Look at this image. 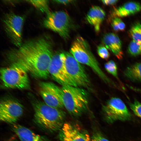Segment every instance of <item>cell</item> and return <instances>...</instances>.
<instances>
[{"mask_svg": "<svg viewBox=\"0 0 141 141\" xmlns=\"http://www.w3.org/2000/svg\"><path fill=\"white\" fill-rule=\"evenodd\" d=\"M52 42L49 37L41 36L23 43L6 54L11 63L19 64L38 78L46 79L50 75L49 66L53 55Z\"/></svg>", "mask_w": 141, "mask_h": 141, "instance_id": "cell-1", "label": "cell"}, {"mask_svg": "<svg viewBox=\"0 0 141 141\" xmlns=\"http://www.w3.org/2000/svg\"><path fill=\"white\" fill-rule=\"evenodd\" d=\"M32 104L34 112L33 121L36 124L48 132L60 130L64 124V111L39 101H33Z\"/></svg>", "mask_w": 141, "mask_h": 141, "instance_id": "cell-2", "label": "cell"}, {"mask_svg": "<svg viewBox=\"0 0 141 141\" xmlns=\"http://www.w3.org/2000/svg\"><path fill=\"white\" fill-rule=\"evenodd\" d=\"M61 88L64 107L71 115L79 116L87 110L89 101L85 90L69 85L62 86Z\"/></svg>", "mask_w": 141, "mask_h": 141, "instance_id": "cell-3", "label": "cell"}, {"mask_svg": "<svg viewBox=\"0 0 141 141\" xmlns=\"http://www.w3.org/2000/svg\"><path fill=\"white\" fill-rule=\"evenodd\" d=\"M70 52L78 62L90 67L105 82L112 83L100 68L89 44L83 38L78 37L75 39L71 44Z\"/></svg>", "mask_w": 141, "mask_h": 141, "instance_id": "cell-4", "label": "cell"}, {"mask_svg": "<svg viewBox=\"0 0 141 141\" xmlns=\"http://www.w3.org/2000/svg\"><path fill=\"white\" fill-rule=\"evenodd\" d=\"M10 66L1 68V78L4 85L12 89H27L30 86L27 71L21 65L11 63Z\"/></svg>", "mask_w": 141, "mask_h": 141, "instance_id": "cell-5", "label": "cell"}, {"mask_svg": "<svg viewBox=\"0 0 141 141\" xmlns=\"http://www.w3.org/2000/svg\"><path fill=\"white\" fill-rule=\"evenodd\" d=\"M43 23L45 27L58 33L65 40L69 37L73 25L69 15L61 11H50L46 14Z\"/></svg>", "mask_w": 141, "mask_h": 141, "instance_id": "cell-6", "label": "cell"}, {"mask_svg": "<svg viewBox=\"0 0 141 141\" xmlns=\"http://www.w3.org/2000/svg\"><path fill=\"white\" fill-rule=\"evenodd\" d=\"M61 55L67 72L77 86L89 87L90 80L81 64L70 52H61Z\"/></svg>", "mask_w": 141, "mask_h": 141, "instance_id": "cell-7", "label": "cell"}, {"mask_svg": "<svg viewBox=\"0 0 141 141\" xmlns=\"http://www.w3.org/2000/svg\"><path fill=\"white\" fill-rule=\"evenodd\" d=\"M24 19V17L13 13L6 14L3 21L4 29L11 41L19 47L22 42V32Z\"/></svg>", "mask_w": 141, "mask_h": 141, "instance_id": "cell-8", "label": "cell"}, {"mask_svg": "<svg viewBox=\"0 0 141 141\" xmlns=\"http://www.w3.org/2000/svg\"><path fill=\"white\" fill-rule=\"evenodd\" d=\"M107 121L112 123L117 121H125L131 119L132 116L126 105L120 98L113 97L103 107Z\"/></svg>", "mask_w": 141, "mask_h": 141, "instance_id": "cell-9", "label": "cell"}, {"mask_svg": "<svg viewBox=\"0 0 141 141\" xmlns=\"http://www.w3.org/2000/svg\"><path fill=\"white\" fill-rule=\"evenodd\" d=\"M49 72L53 79L62 86H78L67 72L62 60L61 52L53 55L49 66Z\"/></svg>", "mask_w": 141, "mask_h": 141, "instance_id": "cell-10", "label": "cell"}, {"mask_svg": "<svg viewBox=\"0 0 141 141\" xmlns=\"http://www.w3.org/2000/svg\"><path fill=\"white\" fill-rule=\"evenodd\" d=\"M39 86L40 95L45 104L60 109L64 107L61 87L49 82H41Z\"/></svg>", "mask_w": 141, "mask_h": 141, "instance_id": "cell-11", "label": "cell"}, {"mask_svg": "<svg viewBox=\"0 0 141 141\" xmlns=\"http://www.w3.org/2000/svg\"><path fill=\"white\" fill-rule=\"evenodd\" d=\"M23 111V106L17 101L10 99L3 100L0 104V120L14 124L22 115Z\"/></svg>", "mask_w": 141, "mask_h": 141, "instance_id": "cell-12", "label": "cell"}, {"mask_svg": "<svg viewBox=\"0 0 141 141\" xmlns=\"http://www.w3.org/2000/svg\"><path fill=\"white\" fill-rule=\"evenodd\" d=\"M88 132L77 124L64 123L60 130L58 141H91Z\"/></svg>", "mask_w": 141, "mask_h": 141, "instance_id": "cell-13", "label": "cell"}, {"mask_svg": "<svg viewBox=\"0 0 141 141\" xmlns=\"http://www.w3.org/2000/svg\"><path fill=\"white\" fill-rule=\"evenodd\" d=\"M102 42L106 48L118 58L120 59L122 58L123 52L121 42L116 34L111 33L106 34L103 38Z\"/></svg>", "mask_w": 141, "mask_h": 141, "instance_id": "cell-14", "label": "cell"}, {"mask_svg": "<svg viewBox=\"0 0 141 141\" xmlns=\"http://www.w3.org/2000/svg\"><path fill=\"white\" fill-rule=\"evenodd\" d=\"M105 16V12L101 8L94 6L92 7L88 11L86 19L88 23L93 27L95 31L98 32Z\"/></svg>", "mask_w": 141, "mask_h": 141, "instance_id": "cell-15", "label": "cell"}, {"mask_svg": "<svg viewBox=\"0 0 141 141\" xmlns=\"http://www.w3.org/2000/svg\"><path fill=\"white\" fill-rule=\"evenodd\" d=\"M12 128L21 141H48L44 137L36 134L22 125H14Z\"/></svg>", "mask_w": 141, "mask_h": 141, "instance_id": "cell-16", "label": "cell"}, {"mask_svg": "<svg viewBox=\"0 0 141 141\" xmlns=\"http://www.w3.org/2000/svg\"><path fill=\"white\" fill-rule=\"evenodd\" d=\"M141 10V5L139 3L130 2L114 9L113 14L118 17H123L133 15Z\"/></svg>", "mask_w": 141, "mask_h": 141, "instance_id": "cell-17", "label": "cell"}, {"mask_svg": "<svg viewBox=\"0 0 141 141\" xmlns=\"http://www.w3.org/2000/svg\"><path fill=\"white\" fill-rule=\"evenodd\" d=\"M124 74L131 81H141V63H136L127 67L124 72Z\"/></svg>", "mask_w": 141, "mask_h": 141, "instance_id": "cell-18", "label": "cell"}, {"mask_svg": "<svg viewBox=\"0 0 141 141\" xmlns=\"http://www.w3.org/2000/svg\"><path fill=\"white\" fill-rule=\"evenodd\" d=\"M26 1L43 12L46 13L47 14L50 12L49 2L48 0H28Z\"/></svg>", "mask_w": 141, "mask_h": 141, "instance_id": "cell-19", "label": "cell"}, {"mask_svg": "<svg viewBox=\"0 0 141 141\" xmlns=\"http://www.w3.org/2000/svg\"><path fill=\"white\" fill-rule=\"evenodd\" d=\"M129 32L133 40L141 42V24L140 23L137 22L134 24Z\"/></svg>", "mask_w": 141, "mask_h": 141, "instance_id": "cell-20", "label": "cell"}, {"mask_svg": "<svg viewBox=\"0 0 141 141\" xmlns=\"http://www.w3.org/2000/svg\"><path fill=\"white\" fill-rule=\"evenodd\" d=\"M128 51L131 56H138L141 54V42L134 40L130 43L128 48Z\"/></svg>", "mask_w": 141, "mask_h": 141, "instance_id": "cell-21", "label": "cell"}, {"mask_svg": "<svg viewBox=\"0 0 141 141\" xmlns=\"http://www.w3.org/2000/svg\"><path fill=\"white\" fill-rule=\"evenodd\" d=\"M104 67L108 72L117 79L118 78L117 67L114 61L110 60L108 61L105 64Z\"/></svg>", "mask_w": 141, "mask_h": 141, "instance_id": "cell-22", "label": "cell"}, {"mask_svg": "<svg viewBox=\"0 0 141 141\" xmlns=\"http://www.w3.org/2000/svg\"><path fill=\"white\" fill-rule=\"evenodd\" d=\"M111 25L114 30L116 31H123L125 28L124 23L120 18L118 17L113 19Z\"/></svg>", "mask_w": 141, "mask_h": 141, "instance_id": "cell-23", "label": "cell"}, {"mask_svg": "<svg viewBox=\"0 0 141 141\" xmlns=\"http://www.w3.org/2000/svg\"><path fill=\"white\" fill-rule=\"evenodd\" d=\"M129 105L134 114L141 118V103L135 99L133 103H130Z\"/></svg>", "mask_w": 141, "mask_h": 141, "instance_id": "cell-24", "label": "cell"}, {"mask_svg": "<svg viewBox=\"0 0 141 141\" xmlns=\"http://www.w3.org/2000/svg\"><path fill=\"white\" fill-rule=\"evenodd\" d=\"M106 47L102 45H98L97 49L98 54L102 58L107 59L110 57V54Z\"/></svg>", "mask_w": 141, "mask_h": 141, "instance_id": "cell-25", "label": "cell"}, {"mask_svg": "<svg viewBox=\"0 0 141 141\" xmlns=\"http://www.w3.org/2000/svg\"><path fill=\"white\" fill-rule=\"evenodd\" d=\"M91 141H109V140L100 133L97 132L93 134Z\"/></svg>", "mask_w": 141, "mask_h": 141, "instance_id": "cell-26", "label": "cell"}, {"mask_svg": "<svg viewBox=\"0 0 141 141\" xmlns=\"http://www.w3.org/2000/svg\"><path fill=\"white\" fill-rule=\"evenodd\" d=\"M102 3L107 5H113L116 3L118 1L116 0H104L101 1Z\"/></svg>", "mask_w": 141, "mask_h": 141, "instance_id": "cell-27", "label": "cell"}, {"mask_svg": "<svg viewBox=\"0 0 141 141\" xmlns=\"http://www.w3.org/2000/svg\"><path fill=\"white\" fill-rule=\"evenodd\" d=\"M54 1L57 3H58L64 4L67 5V4H69V3H71L73 1L72 0H55Z\"/></svg>", "mask_w": 141, "mask_h": 141, "instance_id": "cell-28", "label": "cell"}]
</instances>
